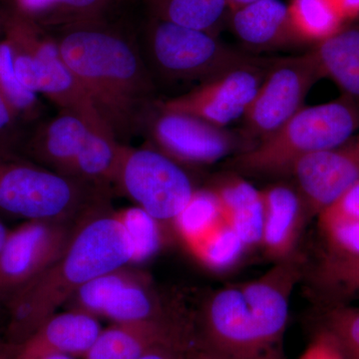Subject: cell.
Segmentation results:
<instances>
[{
  "instance_id": "35",
  "label": "cell",
  "mask_w": 359,
  "mask_h": 359,
  "mask_svg": "<svg viewBox=\"0 0 359 359\" xmlns=\"http://www.w3.org/2000/svg\"><path fill=\"white\" fill-rule=\"evenodd\" d=\"M20 119L0 95V152H14L18 145Z\"/></svg>"
},
{
  "instance_id": "13",
  "label": "cell",
  "mask_w": 359,
  "mask_h": 359,
  "mask_svg": "<svg viewBox=\"0 0 359 359\" xmlns=\"http://www.w3.org/2000/svg\"><path fill=\"white\" fill-rule=\"evenodd\" d=\"M309 217L316 218L359 181V134L332 149L314 153L292 169Z\"/></svg>"
},
{
  "instance_id": "44",
  "label": "cell",
  "mask_w": 359,
  "mask_h": 359,
  "mask_svg": "<svg viewBox=\"0 0 359 359\" xmlns=\"http://www.w3.org/2000/svg\"><path fill=\"white\" fill-rule=\"evenodd\" d=\"M254 1H256V0H228V4L231 11L238 8V7L247 6V4H252Z\"/></svg>"
},
{
  "instance_id": "45",
  "label": "cell",
  "mask_w": 359,
  "mask_h": 359,
  "mask_svg": "<svg viewBox=\"0 0 359 359\" xmlns=\"http://www.w3.org/2000/svg\"><path fill=\"white\" fill-rule=\"evenodd\" d=\"M7 16H8V11L0 8V39L4 36Z\"/></svg>"
},
{
  "instance_id": "43",
  "label": "cell",
  "mask_w": 359,
  "mask_h": 359,
  "mask_svg": "<svg viewBox=\"0 0 359 359\" xmlns=\"http://www.w3.org/2000/svg\"><path fill=\"white\" fill-rule=\"evenodd\" d=\"M9 231H11V229L7 228L6 224H4V222L1 219V217H0V252H1L2 248H4V244H6Z\"/></svg>"
},
{
  "instance_id": "27",
  "label": "cell",
  "mask_w": 359,
  "mask_h": 359,
  "mask_svg": "<svg viewBox=\"0 0 359 359\" xmlns=\"http://www.w3.org/2000/svg\"><path fill=\"white\" fill-rule=\"evenodd\" d=\"M224 221L214 191L211 188L196 190L192 199L175 222L174 230L192 245Z\"/></svg>"
},
{
  "instance_id": "23",
  "label": "cell",
  "mask_w": 359,
  "mask_h": 359,
  "mask_svg": "<svg viewBox=\"0 0 359 359\" xmlns=\"http://www.w3.org/2000/svg\"><path fill=\"white\" fill-rule=\"evenodd\" d=\"M112 323H137L169 318L163 311L151 278L141 271H132L126 283L111 297L102 314Z\"/></svg>"
},
{
  "instance_id": "38",
  "label": "cell",
  "mask_w": 359,
  "mask_h": 359,
  "mask_svg": "<svg viewBox=\"0 0 359 359\" xmlns=\"http://www.w3.org/2000/svg\"><path fill=\"white\" fill-rule=\"evenodd\" d=\"M193 342L162 344L151 349L140 359H186L187 351Z\"/></svg>"
},
{
  "instance_id": "20",
  "label": "cell",
  "mask_w": 359,
  "mask_h": 359,
  "mask_svg": "<svg viewBox=\"0 0 359 359\" xmlns=\"http://www.w3.org/2000/svg\"><path fill=\"white\" fill-rule=\"evenodd\" d=\"M311 52L323 78L334 81L342 96L359 105V23L344 25Z\"/></svg>"
},
{
  "instance_id": "15",
  "label": "cell",
  "mask_w": 359,
  "mask_h": 359,
  "mask_svg": "<svg viewBox=\"0 0 359 359\" xmlns=\"http://www.w3.org/2000/svg\"><path fill=\"white\" fill-rule=\"evenodd\" d=\"M193 340L185 325L170 318L112 323L103 328L82 359H140L156 346L189 344Z\"/></svg>"
},
{
  "instance_id": "4",
  "label": "cell",
  "mask_w": 359,
  "mask_h": 359,
  "mask_svg": "<svg viewBox=\"0 0 359 359\" xmlns=\"http://www.w3.org/2000/svg\"><path fill=\"white\" fill-rule=\"evenodd\" d=\"M358 129L359 105L346 97L304 106L276 133L249 151L233 156L231 167L245 175H290L299 161L337 147Z\"/></svg>"
},
{
  "instance_id": "34",
  "label": "cell",
  "mask_w": 359,
  "mask_h": 359,
  "mask_svg": "<svg viewBox=\"0 0 359 359\" xmlns=\"http://www.w3.org/2000/svg\"><path fill=\"white\" fill-rule=\"evenodd\" d=\"M318 223L356 222L359 223V181L341 194L316 217Z\"/></svg>"
},
{
  "instance_id": "29",
  "label": "cell",
  "mask_w": 359,
  "mask_h": 359,
  "mask_svg": "<svg viewBox=\"0 0 359 359\" xmlns=\"http://www.w3.org/2000/svg\"><path fill=\"white\" fill-rule=\"evenodd\" d=\"M133 269L125 266L89 280L66 302V309H75L98 318H102L111 297L126 283Z\"/></svg>"
},
{
  "instance_id": "30",
  "label": "cell",
  "mask_w": 359,
  "mask_h": 359,
  "mask_svg": "<svg viewBox=\"0 0 359 359\" xmlns=\"http://www.w3.org/2000/svg\"><path fill=\"white\" fill-rule=\"evenodd\" d=\"M190 247L203 263L218 271L238 263L247 249L224 221Z\"/></svg>"
},
{
  "instance_id": "40",
  "label": "cell",
  "mask_w": 359,
  "mask_h": 359,
  "mask_svg": "<svg viewBox=\"0 0 359 359\" xmlns=\"http://www.w3.org/2000/svg\"><path fill=\"white\" fill-rule=\"evenodd\" d=\"M186 359H222L219 356L215 355L211 351H207L194 340L192 344L187 351Z\"/></svg>"
},
{
  "instance_id": "41",
  "label": "cell",
  "mask_w": 359,
  "mask_h": 359,
  "mask_svg": "<svg viewBox=\"0 0 359 359\" xmlns=\"http://www.w3.org/2000/svg\"><path fill=\"white\" fill-rule=\"evenodd\" d=\"M18 346H13L4 337L0 334V359H13Z\"/></svg>"
},
{
  "instance_id": "26",
  "label": "cell",
  "mask_w": 359,
  "mask_h": 359,
  "mask_svg": "<svg viewBox=\"0 0 359 359\" xmlns=\"http://www.w3.org/2000/svg\"><path fill=\"white\" fill-rule=\"evenodd\" d=\"M0 95L20 121L39 115V95L21 83L16 75L13 45L6 36L0 39Z\"/></svg>"
},
{
  "instance_id": "7",
  "label": "cell",
  "mask_w": 359,
  "mask_h": 359,
  "mask_svg": "<svg viewBox=\"0 0 359 359\" xmlns=\"http://www.w3.org/2000/svg\"><path fill=\"white\" fill-rule=\"evenodd\" d=\"M114 184L168 230L197 190L181 164L157 148L124 144Z\"/></svg>"
},
{
  "instance_id": "42",
  "label": "cell",
  "mask_w": 359,
  "mask_h": 359,
  "mask_svg": "<svg viewBox=\"0 0 359 359\" xmlns=\"http://www.w3.org/2000/svg\"><path fill=\"white\" fill-rule=\"evenodd\" d=\"M13 359H77L72 358V356L65 355V354L58 353H47L40 354V355H20L18 353L14 355Z\"/></svg>"
},
{
  "instance_id": "19",
  "label": "cell",
  "mask_w": 359,
  "mask_h": 359,
  "mask_svg": "<svg viewBox=\"0 0 359 359\" xmlns=\"http://www.w3.org/2000/svg\"><path fill=\"white\" fill-rule=\"evenodd\" d=\"M218 198L222 216L247 248L261 245L264 208L261 190L240 175L219 178L211 187Z\"/></svg>"
},
{
  "instance_id": "28",
  "label": "cell",
  "mask_w": 359,
  "mask_h": 359,
  "mask_svg": "<svg viewBox=\"0 0 359 359\" xmlns=\"http://www.w3.org/2000/svg\"><path fill=\"white\" fill-rule=\"evenodd\" d=\"M133 249V263L155 256L167 238L168 229L139 207L118 212Z\"/></svg>"
},
{
  "instance_id": "3",
  "label": "cell",
  "mask_w": 359,
  "mask_h": 359,
  "mask_svg": "<svg viewBox=\"0 0 359 359\" xmlns=\"http://www.w3.org/2000/svg\"><path fill=\"white\" fill-rule=\"evenodd\" d=\"M130 263L133 249L117 212L104 207L89 212L77 224L63 256L7 297L4 337L21 346L82 285Z\"/></svg>"
},
{
  "instance_id": "2",
  "label": "cell",
  "mask_w": 359,
  "mask_h": 359,
  "mask_svg": "<svg viewBox=\"0 0 359 359\" xmlns=\"http://www.w3.org/2000/svg\"><path fill=\"white\" fill-rule=\"evenodd\" d=\"M55 39L106 126L117 139L133 134L148 118L154 84L132 42L99 20L63 25Z\"/></svg>"
},
{
  "instance_id": "12",
  "label": "cell",
  "mask_w": 359,
  "mask_h": 359,
  "mask_svg": "<svg viewBox=\"0 0 359 359\" xmlns=\"http://www.w3.org/2000/svg\"><path fill=\"white\" fill-rule=\"evenodd\" d=\"M78 223L25 221L9 231L0 252V294L4 302L63 256Z\"/></svg>"
},
{
  "instance_id": "14",
  "label": "cell",
  "mask_w": 359,
  "mask_h": 359,
  "mask_svg": "<svg viewBox=\"0 0 359 359\" xmlns=\"http://www.w3.org/2000/svg\"><path fill=\"white\" fill-rule=\"evenodd\" d=\"M261 192L264 219L259 247L276 263L297 252L304 226L311 217L297 186L275 184Z\"/></svg>"
},
{
  "instance_id": "5",
  "label": "cell",
  "mask_w": 359,
  "mask_h": 359,
  "mask_svg": "<svg viewBox=\"0 0 359 359\" xmlns=\"http://www.w3.org/2000/svg\"><path fill=\"white\" fill-rule=\"evenodd\" d=\"M104 189L0 152V217L78 223L104 207Z\"/></svg>"
},
{
  "instance_id": "11",
  "label": "cell",
  "mask_w": 359,
  "mask_h": 359,
  "mask_svg": "<svg viewBox=\"0 0 359 359\" xmlns=\"http://www.w3.org/2000/svg\"><path fill=\"white\" fill-rule=\"evenodd\" d=\"M271 62V59L252 56L185 94L158 103L157 107L187 113L229 128L231 123L244 118Z\"/></svg>"
},
{
  "instance_id": "16",
  "label": "cell",
  "mask_w": 359,
  "mask_h": 359,
  "mask_svg": "<svg viewBox=\"0 0 359 359\" xmlns=\"http://www.w3.org/2000/svg\"><path fill=\"white\" fill-rule=\"evenodd\" d=\"M228 21L250 50H283L304 43L292 23L289 6L282 0H256L231 11Z\"/></svg>"
},
{
  "instance_id": "9",
  "label": "cell",
  "mask_w": 359,
  "mask_h": 359,
  "mask_svg": "<svg viewBox=\"0 0 359 359\" xmlns=\"http://www.w3.org/2000/svg\"><path fill=\"white\" fill-rule=\"evenodd\" d=\"M323 79L313 52L271 58L254 100L243 118V131L256 143L269 138L304 107L316 82Z\"/></svg>"
},
{
  "instance_id": "10",
  "label": "cell",
  "mask_w": 359,
  "mask_h": 359,
  "mask_svg": "<svg viewBox=\"0 0 359 359\" xmlns=\"http://www.w3.org/2000/svg\"><path fill=\"white\" fill-rule=\"evenodd\" d=\"M148 119L155 148L180 164L211 165L257 145L242 129L217 126L187 113L157 107Z\"/></svg>"
},
{
  "instance_id": "32",
  "label": "cell",
  "mask_w": 359,
  "mask_h": 359,
  "mask_svg": "<svg viewBox=\"0 0 359 359\" xmlns=\"http://www.w3.org/2000/svg\"><path fill=\"white\" fill-rule=\"evenodd\" d=\"M111 0H58L46 23L67 25L78 21L99 20Z\"/></svg>"
},
{
  "instance_id": "17",
  "label": "cell",
  "mask_w": 359,
  "mask_h": 359,
  "mask_svg": "<svg viewBox=\"0 0 359 359\" xmlns=\"http://www.w3.org/2000/svg\"><path fill=\"white\" fill-rule=\"evenodd\" d=\"M92 127L77 113L60 110L34 132L26 143L25 154L41 166L71 177L73 165Z\"/></svg>"
},
{
  "instance_id": "21",
  "label": "cell",
  "mask_w": 359,
  "mask_h": 359,
  "mask_svg": "<svg viewBox=\"0 0 359 359\" xmlns=\"http://www.w3.org/2000/svg\"><path fill=\"white\" fill-rule=\"evenodd\" d=\"M123 144L105 128H90L86 140L74 165L71 177L105 189L114 184Z\"/></svg>"
},
{
  "instance_id": "33",
  "label": "cell",
  "mask_w": 359,
  "mask_h": 359,
  "mask_svg": "<svg viewBox=\"0 0 359 359\" xmlns=\"http://www.w3.org/2000/svg\"><path fill=\"white\" fill-rule=\"evenodd\" d=\"M325 240V250L341 254L359 255V223L330 222L318 223Z\"/></svg>"
},
{
  "instance_id": "1",
  "label": "cell",
  "mask_w": 359,
  "mask_h": 359,
  "mask_svg": "<svg viewBox=\"0 0 359 359\" xmlns=\"http://www.w3.org/2000/svg\"><path fill=\"white\" fill-rule=\"evenodd\" d=\"M304 266L297 252L255 280L217 290L203 306L196 341L222 359H287L290 299Z\"/></svg>"
},
{
  "instance_id": "6",
  "label": "cell",
  "mask_w": 359,
  "mask_h": 359,
  "mask_svg": "<svg viewBox=\"0 0 359 359\" xmlns=\"http://www.w3.org/2000/svg\"><path fill=\"white\" fill-rule=\"evenodd\" d=\"M4 36L13 45L14 68L21 83L61 110L82 116L92 126L110 130L66 65L55 37L47 34L36 21L13 11H8Z\"/></svg>"
},
{
  "instance_id": "37",
  "label": "cell",
  "mask_w": 359,
  "mask_h": 359,
  "mask_svg": "<svg viewBox=\"0 0 359 359\" xmlns=\"http://www.w3.org/2000/svg\"><path fill=\"white\" fill-rule=\"evenodd\" d=\"M57 1L58 0H13V11L41 25L49 20Z\"/></svg>"
},
{
  "instance_id": "36",
  "label": "cell",
  "mask_w": 359,
  "mask_h": 359,
  "mask_svg": "<svg viewBox=\"0 0 359 359\" xmlns=\"http://www.w3.org/2000/svg\"><path fill=\"white\" fill-rule=\"evenodd\" d=\"M299 359H346L332 335L321 330L309 342Z\"/></svg>"
},
{
  "instance_id": "31",
  "label": "cell",
  "mask_w": 359,
  "mask_h": 359,
  "mask_svg": "<svg viewBox=\"0 0 359 359\" xmlns=\"http://www.w3.org/2000/svg\"><path fill=\"white\" fill-rule=\"evenodd\" d=\"M323 311L321 330L332 335L346 359H359V306L332 304Z\"/></svg>"
},
{
  "instance_id": "39",
  "label": "cell",
  "mask_w": 359,
  "mask_h": 359,
  "mask_svg": "<svg viewBox=\"0 0 359 359\" xmlns=\"http://www.w3.org/2000/svg\"><path fill=\"white\" fill-rule=\"evenodd\" d=\"M344 16V20H354L359 18V0H332Z\"/></svg>"
},
{
  "instance_id": "18",
  "label": "cell",
  "mask_w": 359,
  "mask_h": 359,
  "mask_svg": "<svg viewBox=\"0 0 359 359\" xmlns=\"http://www.w3.org/2000/svg\"><path fill=\"white\" fill-rule=\"evenodd\" d=\"M102 330L96 316L66 309L45 320L29 339L18 346L16 353L28 356L58 353L82 359Z\"/></svg>"
},
{
  "instance_id": "25",
  "label": "cell",
  "mask_w": 359,
  "mask_h": 359,
  "mask_svg": "<svg viewBox=\"0 0 359 359\" xmlns=\"http://www.w3.org/2000/svg\"><path fill=\"white\" fill-rule=\"evenodd\" d=\"M287 6L295 29L304 43H320L346 22L332 0H290Z\"/></svg>"
},
{
  "instance_id": "22",
  "label": "cell",
  "mask_w": 359,
  "mask_h": 359,
  "mask_svg": "<svg viewBox=\"0 0 359 359\" xmlns=\"http://www.w3.org/2000/svg\"><path fill=\"white\" fill-rule=\"evenodd\" d=\"M311 280L325 306L359 299V255L323 250Z\"/></svg>"
},
{
  "instance_id": "46",
  "label": "cell",
  "mask_w": 359,
  "mask_h": 359,
  "mask_svg": "<svg viewBox=\"0 0 359 359\" xmlns=\"http://www.w3.org/2000/svg\"><path fill=\"white\" fill-rule=\"evenodd\" d=\"M4 297H2L1 294H0V304H4Z\"/></svg>"
},
{
  "instance_id": "8",
  "label": "cell",
  "mask_w": 359,
  "mask_h": 359,
  "mask_svg": "<svg viewBox=\"0 0 359 359\" xmlns=\"http://www.w3.org/2000/svg\"><path fill=\"white\" fill-rule=\"evenodd\" d=\"M147 48L155 67L175 80L205 81L252 57L224 43L218 35L155 18L149 25Z\"/></svg>"
},
{
  "instance_id": "24",
  "label": "cell",
  "mask_w": 359,
  "mask_h": 359,
  "mask_svg": "<svg viewBox=\"0 0 359 359\" xmlns=\"http://www.w3.org/2000/svg\"><path fill=\"white\" fill-rule=\"evenodd\" d=\"M154 18L218 35L228 21V0H148Z\"/></svg>"
}]
</instances>
